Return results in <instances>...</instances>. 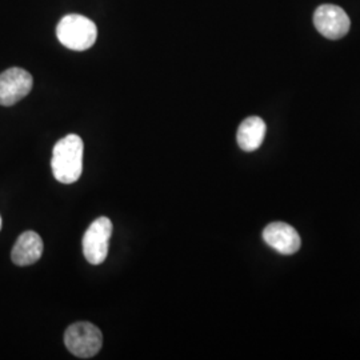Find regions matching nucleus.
I'll return each mask as SVG.
<instances>
[{"label": "nucleus", "mask_w": 360, "mask_h": 360, "mask_svg": "<svg viewBox=\"0 0 360 360\" xmlns=\"http://www.w3.org/2000/svg\"><path fill=\"white\" fill-rule=\"evenodd\" d=\"M83 141L70 134L55 144L52 150L51 168L55 179L63 184L75 183L83 172Z\"/></svg>", "instance_id": "nucleus-1"}, {"label": "nucleus", "mask_w": 360, "mask_h": 360, "mask_svg": "<svg viewBox=\"0 0 360 360\" xmlns=\"http://www.w3.org/2000/svg\"><path fill=\"white\" fill-rule=\"evenodd\" d=\"M56 37L59 41L72 51H86L91 49L96 38V25L83 15H65L56 27Z\"/></svg>", "instance_id": "nucleus-2"}, {"label": "nucleus", "mask_w": 360, "mask_h": 360, "mask_svg": "<svg viewBox=\"0 0 360 360\" xmlns=\"http://www.w3.org/2000/svg\"><path fill=\"white\" fill-rule=\"evenodd\" d=\"M65 343L72 355L89 359L101 351L103 346V335L92 323H74L65 331Z\"/></svg>", "instance_id": "nucleus-3"}, {"label": "nucleus", "mask_w": 360, "mask_h": 360, "mask_svg": "<svg viewBox=\"0 0 360 360\" xmlns=\"http://www.w3.org/2000/svg\"><path fill=\"white\" fill-rule=\"evenodd\" d=\"M112 221L105 217L96 219L83 236V254L91 264H102L108 255Z\"/></svg>", "instance_id": "nucleus-4"}, {"label": "nucleus", "mask_w": 360, "mask_h": 360, "mask_svg": "<svg viewBox=\"0 0 360 360\" xmlns=\"http://www.w3.org/2000/svg\"><path fill=\"white\" fill-rule=\"evenodd\" d=\"M31 74L19 67H13L0 74V104L10 107L20 102L32 90Z\"/></svg>", "instance_id": "nucleus-5"}, {"label": "nucleus", "mask_w": 360, "mask_h": 360, "mask_svg": "<svg viewBox=\"0 0 360 360\" xmlns=\"http://www.w3.org/2000/svg\"><path fill=\"white\" fill-rule=\"evenodd\" d=\"M314 25L323 37L338 40L343 38L349 31L351 22L343 8L334 4H323L315 11Z\"/></svg>", "instance_id": "nucleus-6"}, {"label": "nucleus", "mask_w": 360, "mask_h": 360, "mask_svg": "<svg viewBox=\"0 0 360 360\" xmlns=\"http://www.w3.org/2000/svg\"><path fill=\"white\" fill-rule=\"evenodd\" d=\"M263 239L271 248L282 255L296 254L302 245L300 236L294 227L283 221H274L263 230Z\"/></svg>", "instance_id": "nucleus-7"}, {"label": "nucleus", "mask_w": 360, "mask_h": 360, "mask_svg": "<svg viewBox=\"0 0 360 360\" xmlns=\"http://www.w3.org/2000/svg\"><path fill=\"white\" fill-rule=\"evenodd\" d=\"M43 240L34 231L23 232L13 245L11 259L16 266L25 267L37 263L43 254Z\"/></svg>", "instance_id": "nucleus-8"}, {"label": "nucleus", "mask_w": 360, "mask_h": 360, "mask_svg": "<svg viewBox=\"0 0 360 360\" xmlns=\"http://www.w3.org/2000/svg\"><path fill=\"white\" fill-rule=\"evenodd\" d=\"M266 136V123L259 116H250L238 129L236 139L239 147L245 153L257 151Z\"/></svg>", "instance_id": "nucleus-9"}, {"label": "nucleus", "mask_w": 360, "mask_h": 360, "mask_svg": "<svg viewBox=\"0 0 360 360\" xmlns=\"http://www.w3.org/2000/svg\"><path fill=\"white\" fill-rule=\"evenodd\" d=\"M0 230H1V217H0Z\"/></svg>", "instance_id": "nucleus-10"}]
</instances>
